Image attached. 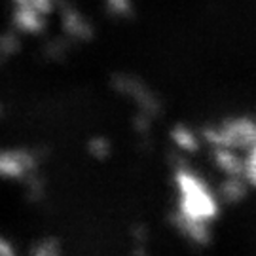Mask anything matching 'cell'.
Wrapping results in <instances>:
<instances>
[{"label": "cell", "instance_id": "6da1fadb", "mask_svg": "<svg viewBox=\"0 0 256 256\" xmlns=\"http://www.w3.org/2000/svg\"><path fill=\"white\" fill-rule=\"evenodd\" d=\"M34 256H57V250L54 247H48V248H42V250H36Z\"/></svg>", "mask_w": 256, "mask_h": 256}]
</instances>
